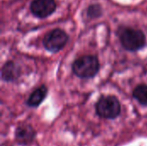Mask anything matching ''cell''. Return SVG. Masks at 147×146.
<instances>
[{
	"label": "cell",
	"mask_w": 147,
	"mask_h": 146,
	"mask_svg": "<svg viewBox=\"0 0 147 146\" xmlns=\"http://www.w3.org/2000/svg\"><path fill=\"white\" fill-rule=\"evenodd\" d=\"M122 47L129 52H137L146 45V37L141 29L120 26L116 31Z\"/></svg>",
	"instance_id": "cell-1"
},
{
	"label": "cell",
	"mask_w": 147,
	"mask_h": 146,
	"mask_svg": "<svg viewBox=\"0 0 147 146\" xmlns=\"http://www.w3.org/2000/svg\"><path fill=\"white\" fill-rule=\"evenodd\" d=\"M100 70V62L96 55H84L72 64V71L79 78H92Z\"/></svg>",
	"instance_id": "cell-2"
},
{
	"label": "cell",
	"mask_w": 147,
	"mask_h": 146,
	"mask_svg": "<svg viewBox=\"0 0 147 146\" xmlns=\"http://www.w3.org/2000/svg\"><path fill=\"white\" fill-rule=\"evenodd\" d=\"M121 112V102L115 96H102L96 103V113L102 119L115 120Z\"/></svg>",
	"instance_id": "cell-3"
},
{
	"label": "cell",
	"mask_w": 147,
	"mask_h": 146,
	"mask_svg": "<svg viewBox=\"0 0 147 146\" xmlns=\"http://www.w3.org/2000/svg\"><path fill=\"white\" fill-rule=\"evenodd\" d=\"M69 40V35L61 28H54L47 32L42 39V45L50 52L61 51Z\"/></svg>",
	"instance_id": "cell-4"
},
{
	"label": "cell",
	"mask_w": 147,
	"mask_h": 146,
	"mask_svg": "<svg viewBox=\"0 0 147 146\" xmlns=\"http://www.w3.org/2000/svg\"><path fill=\"white\" fill-rule=\"evenodd\" d=\"M29 9L35 17L45 19L56 11L57 3L55 0H32Z\"/></svg>",
	"instance_id": "cell-5"
},
{
	"label": "cell",
	"mask_w": 147,
	"mask_h": 146,
	"mask_svg": "<svg viewBox=\"0 0 147 146\" xmlns=\"http://www.w3.org/2000/svg\"><path fill=\"white\" fill-rule=\"evenodd\" d=\"M36 137V131L29 124L19 125L15 132L16 141L22 145H28L34 142Z\"/></svg>",
	"instance_id": "cell-6"
},
{
	"label": "cell",
	"mask_w": 147,
	"mask_h": 146,
	"mask_svg": "<svg viewBox=\"0 0 147 146\" xmlns=\"http://www.w3.org/2000/svg\"><path fill=\"white\" fill-rule=\"evenodd\" d=\"M21 67L14 61L9 60L1 69V78L3 82L13 83L21 77Z\"/></svg>",
	"instance_id": "cell-7"
},
{
	"label": "cell",
	"mask_w": 147,
	"mask_h": 146,
	"mask_svg": "<svg viewBox=\"0 0 147 146\" xmlns=\"http://www.w3.org/2000/svg\"><path fill=\"white\" fill-rule=\"evenodd\" d=\"M48 89L46 85H41L36 88L28 96L26 101V105L30 108H37L47 97Z\"/></svg>",
	"instance_id": "cell-8"
},
{
	"label": "cell",
	"mask_w": 147,
	"mask_h": 146,
	"mask_svg": "<svg viewBox=\"0 0 147 146\" xmlns=\"http://www.w3.org/2000/svg\"><path fill=\"white\" fill-rule=\"evenodd\" d=\"M133 96L142 106L147 107V85L140 84L133 91Z\"/></svg>",
	"instance_id": "cell-9"
},
{
	"label": "cell",
	"mask_w": 147,
	"mask_h": 146,
	"mask_svg": "<svg viewBox=\"0 0 147 146\" xmlns=\"http://www.w3.org/2000/svg\"><path fill=\"white\" fill-rule=\"evenodd\" d=\"M103 14L102 7L100 3H91L86 9L87 17L90 19H98Z\"/></svg>",
	"instance_id": "cell-10"
}]
</instances>
